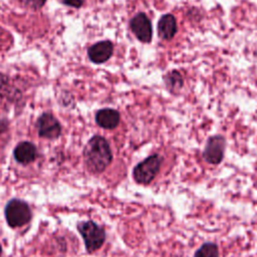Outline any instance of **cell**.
Wrapping results in <instances>:
<instances>
[{
    "mask_svg": "<svg viewBox=\"0 0 257 257\" xmlns=\"http://www.w3.org/2000/svg\"><path fill=\"white\" fill-rule=\"evenodd\" d=\"M112 161V153L107 141L94 136L89 139L83 150V162L91 174L102 173Z\"/></svg>",
    "mask_w": 257,
    "mask_h": 257,
    "instance_id": "6da1fadb",
    "label": "cell"
},
{
    "mask_svg": "<svg viewBox=\"0 0 257 257\" xmlns=\"http://www.w3.org/2000/svg\"><path fill=\"white\" fill-rule=\"evenodd\" d=\"M86 251L91 253L99 249L105 241V231L93 221H82L77 224Z\"/></svg>",
    "mask_w": 257,
    "mask_h": 257,
    "instance_id": "7a4b0ae2",
    "label": "cell"
},
{
    "mask_svg": "<svg viewBox=\"0 0 257 257\" xmlns=\"http://www.w3.org/2000/svg\"><path fill=\"white\" fill-rule=\"evenodd\" d=\"M5 218L8 225L12 228L24 226L29 223L32 218V213L29 205L19 199L10 200L4 210Z\"/></svg>",
    "mask_w": 257,
    "mask_h": 257,
    "instance_id": "3957f363",
    "label": "cell"
},
{
    "mask_svg": "<svg viewBox=\"0 0 257 257\" xmlns=\"http://www.w3.org/2000/svg\"><path fill=\"white\" fill-rule=\"evenodd\" d=\"M163 158L160 155H152L139 163L133 171V177L139 184L147 185L151 183L160 171Z\"/></svg>",
    "mask_w": 257,
    "mask_h": 257,
    "instance_id": "277c9868",
    "label": "cell"
},
{
    "mask_svg": "<svg viewBox=\"0 0 257 257\" xmlns=\"http://www.w3.org/2000/svg\"><path fill=\"white\" fill-rule=\"evenodd\" d=\"M38 136L47 140L57 139L61 135V125L57 118L49 113H42L36 120Z\"/></svg>",
    "mask_w": 257,
    "mask_h": 257,
    "instance_id": "5b68a950",
    "label": "cell"
},
{
    "mask_svg": "<svg viewBox=\"0 0 257 257\" xmlns=\"http://www.w3.org/2000/svg\"><path fill=\"white\" fill-rule=\"evenodd\" d=\"M226 141L223 136L216 135L210 137L206 143L203 157L207 163L212 165H218L224 158Z\"/></svg>",
    "mask_w": 257,
    "mask_h": 257,
    "instance_id": "8992f818",
    "label": "cell"
},
{
    "mask_svg": "<svg viewBox=\"0 0 257 257\" xmlns=\"http://www.w3.org/2000/svg\"><path fill=\"white\" fill-rule=\"evenodd\" d=\"M131 28L134 34L142 42H150L152 39V24L145 13H139L131 20Z\"/></svg>",
    "mask_w": 257,
    "mask_h": 257,
    "instance_id": "52a82bcc",
    "label": "cell"
},
{
    "mask_svg": "<svg viewBox=\"0 0 257 257\" xmlns=\"http://www.w3.org/2000/svg\"><path fill=\"white\" fill-rule=\"evenodd\" d=\"M113 52V45L110 41L104 40L91 45L88 48L89 59L94 63H102L106 61Z\"/></svg>",
    "mask_w": 257,
    "mask_h": 257,
    "instance_id": "ba28073f",
    "label": "cell"
},
{
    "mask_svg": "<svg viewBox=\"0 0 257 257\" xmlns=\"http://www.w3.org/2000/svg\"><path fill=\"white\" fill-rule=\"evenodd\" d=\"M37 150L36 147L30 142L19 143L13 152L14 159L22 165H27L32 163L36 158Z\"/></svg>",
    "mask_w": 257,
    "mask_h": 257,
    "instance_id": "9c48e42d",
    "label": "cell"
},
{
    "mask_svg": "<svg viewBox=\"0 0 257 257\" xmlns=\"http://www.w3.org/2000/svg\"><path fill=\"white\" fill-rule=\"evenodd\" d=\"M95 121L100 127L112 130L116 127L119 122V113L112 108H102L96 112Z\"/></svg>",
    "mask_w": 257,
    "mask_h": 257,
    "instance_id": "30bf717a",
    "label": "cell"
},
{
    "mask_svg": "<svg viewBox=\"0 0 257 257\" xmlns=\"http://www.w3.org/2000/svg\"><path fill=\"white\" fill-rule=\"evenodd\" d=\"M159 35L162 39L170 40L177 32L176 18L172 14H165L161 17L158 24Z\"/></svg>",
    "mask_w": 257,
    "mask_h": 257,
    "instance_id": "8fae6325",
    "label": "cell"
},
{
    "mask_svg": "<svg viewBox=\"0 0 257 257\" xmlns=\"http://www.w3.org/2000/svg\"><path fill=\"white\" fill-rule=\"evenodd\" d=\"M194 257H219L218 246L215 243H204L196 252Z\"/></svg>",
    "mask_w": 257,
    "mask_h": 257,
    "instance_id": "7c38bea8",
    "label": "cell"
},
{
    "mask_svg": "<svg viewBox=\"0 0 257 257\" xmlns=\"http://www.w3.org/2000/svg\"><path fill=\"white\" fill-rule=\"evenodd\" d=\"M167 84L171 89L180 88L183 84V80H182L180 73L176 72V71L171 72L167 77Z\"/></svg>",
    "mask_w": 257,
    "mask_h": 257,
    "instance_id": "4fadbf2b",
    "label": "cell"
},
{
    "mask_svg": "<svg viewBox=\"0 0 257 257\" xmlns=\"http://www.w3.org/2000/svg\"><path fill=\"white\" fill-rule=\"evenodd\" d=\"M20 1L26 6L32 7V8H40L45 3V0H20Z\"/></svg>",
    "mask_w": 257,
    "mask_h": 257,
    "instance_id": "5bb4252c",
    "label": "cell"
},
{
    "mask_svg": "<svg viewBox=\"0 0 257 257\" xmlns=\"http://www.w3.org/2000/svg\"><path fill=\"white\" fill-rule=\"evenodd\" d=\"M63 2L66 4V5H69V6H72V7H80L82 5V0H63Z\"/></svg>",
    "mask_w": 257,
    "mask_h": 257,
    "instance_id": "9a60e30c",
    "label": "cell"
},
{
    "mask_svg": "<svg viewBox=\"0 0 257 257\" xmlns=\"http://www.w3.org/2000/svg\"><path fill=\"white\" fill-rule=\"evenodd\" d=\"M6 125H7V124H5L3 120H0V128H1L2 131H3V130H5V127H4V126H6ZM0 134H1V133H0Z\"/></svg>",
    "mask_w": 257,
    "mask_h": 257,
    "instance_id": "2e32d148",
    "label": "cell"
},
{
    "mask_svg": "<svg viewBox=\"0 0 257 257\" xmlns=\"http://www.w3.org/2000/svg\"><path fill=\"white\" fill-rule=\"evenodd\" d=\"M1 253H2V247H1V245H0V256H1Z\"/></svg>",
    "mask_w": 257,
    "mask_h": 257,
    "instance_id": "e0dca14e",
    "label": "cell"
}]
</instances>
